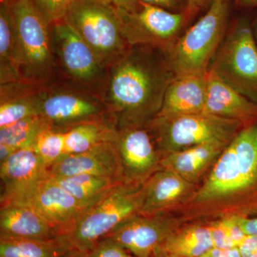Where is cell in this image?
I'll return each instance as SVG.
<instances>
[{"label": "cell", "instance_id": "6da1fadb", "mask_svg": "<svg viewBox=\"0 0 257 257\" xmlns=\"http://www.w3.org/2000/svg\"><path fill=\"white\" fill-rule=\"evenodd\" d=\"M175 77L163 51L145 45L130 47L116 62L109 84L111 116L116 130L146 127L160 113Z\"/></svg>", "mask_w": 257, "mask_h": 257}, {"label": "cell", "instance_id": "7a4b0ae2", "mask_svg": "<svg viewBox=\"0 0 257 257\" xmlns=\"http://www.w3.org/2000/svg\"><path fill=\"white\" fill-rule=\"evenodd\" d=\"M144 183L123 182L89 206L60 238L71 249L89 252L124 221L140 214Z\"/></svg>", "mask_w": 257, "mask_h": 257}, {"label": "cell", "instance_id": "3957f363", "mask_svg": "<svg viewBox=\"0 0 257 257\" xmlns=\"http://www.w3.org/2000/svg\"><path fill=\"white\" fill-rule=\"evenodd\" d=\"M230 5L231 0H212L205 14L165 54L176 77L209 72L228 31Z\"/></svg>", "mask_w": 257, "mask_h": 257}, {"label": "cell", "instance_id": "277c9868", "mask_svg": "<svg viewBox=\"0 0 257 257\" xmlns=\"http://www.w3.org/2000/svg\"><path fill=\"white\" fill-rule=\"evenodd\" d=\"M244 126L237 120L199 112L175 117H156L146 128L162 157L204 144L229 145Z\"/></svg>", "mask_w": 257, "mask_h": 257}, {"label": "cell", "instance_id": "5b68a950", "mask_svg": "<svg viewBox=\"0 0 257 257\" xmlns=\"http://www.w3.org/2000/svg\"><path fill=\"white\" fill-rule=\"evenodd\" d=\"M6 2L13 24L19 72L29 79L47 78L53 69L50 23L32 0Z\"/></svg>", "mask_w": 257, "mask_h": 257}, {"label": "cell", "instance_id": "8992f818", "mask_svg": "<svg viewBox=\"0 0 257 257\" xmlns=\"http://www.w3.org/2000/svg\"><path fill=\"white\" fill-rule=\"evenodd\" d=\"M100 62H117L130 48L117 10L99 0H75L64 18Z\"/></svg>", "mask_w": 257, "mask_h": 257}, {"label": "cell", "instance_id": "52a82bcc", "mask_svg": "<svg viewBox=\"0 0 257 257\" xmlns=\"http://www.w3.org/2000/svg\"><path fill=\"white\" fill-rule=\"evenodd\" d=\"M209 71L257 104V45L248 19L228 30Z\"/></svg>", "mask_w": 257, "mask_h": 257}, {"label": "cell", "instance_id": "ba28073f", "mask_svg": "<svg viewBox=\"0 0 257 257\" xmlns=\"http://www.w3.org/2000/svg\"><path fill=\"white\" fill-rule=\"evenodd\" d=\"M118 13L130 46L156 47L165 54L180 37L181 31L187 23L184 13H172L141 1L140 8L135 13Z\"/></svg>", "mask_w": 257, "mask_h": 257}, {"label": "cell", "instance_id": "9c48e42d", "mask_svg": "<svg viewBox=\"0 0 257 257\" xmlns=\"http://www.w3.org/2000/svg\"><path fill=\"white\" fill-rule=\"evenodd\" d=\"M49 178V166L30 148L15 152L0 164L1 205L30 204L42 184Z\"/></svg>", "mask_w": 257, "mask_h": 257}, {"label": "cell", "instance_id": "30bf717a", "mask_svg": "<svg viewBox=\"0 0 257 257\" xmlns=\"http://www.w3.org/2000/svg\"><path fill=\"white\" fill-rule=\"evenodd\" d=\"M114 145L125 182L145 183L160 170L162 155L148 128L119 130Z\"/></svg>", "mask_w": 257, "mask_h": 257}, {"label": "cell", "instance_id": "8fae6325", "mask_svg": "<svg viewBox=\"0 0 257 257\" xmlns=\"http://www.w3.org/2000/svg\"><path fill=\"white\" fill-rule=\"evenodd\" d=\"M177 229L178 223L175 219L161 213L152 215L138 214L104 238L113 240L135 256L152 257Z\"/></svg>", "mask_w": 257, "mask_h": 257}, {"label": "cell", "instance_id": "7c38bea8", "mask_svg": "<svg viewBox=\"0 0 257 257\" xmlns=\"http://www.w3.org/2000/svg\"><path fill=\"white\" fill-rule=\"evenodd\" d=\"M101 176L125 182L114 142L99 144L87 151L68 154L51 165L49 177Z\"/></svg>", "mask_w": 257, "mask_h": 257}, {"label": "cell", "instance_id": "4fadbf2b", "mask_svg": "<svg viewBox=\"0 0 257 257\" xmlns=\"http://www.w3.org/2000/svg\"><path fill=\"white\" fill-rule=\"evenodd\" d=\"M196 184L172 171L160 169L144 183L140 214L162 213L194 197Z\"/></svg>", "mask_w": 257, "mask_h": 257}, {"label": "cell", "instance_id": "5bb4252c", "mask_svg": "<svg viewBox=\"0 0 257 257\" xmlns=\"http://www.w3.org/2000/svg\"><path fill=\"white\" fill-rule=\"evenodd\" d=\"M52 38L64 67L82 80L92 79L100 68L97 56L65 20L54 23Z\"/></svg>", "mask_w": 257, "mask_h": 257}, {"label": "cell", "instance_id": "9a60e30c", "mask_svg": "<svg viewBox=\"0 0 257 257\" xmlns=\"http://www.w3.org/2000/svg\"><path fill=\"white\" fill-rule=\"evenodd\" d=\"M30 205L57 230L60 236L89 207L50 178L42 184Z\"/></svg>", "mask_w": 257, "mask_h": 257}, {"label": "cell", "instance_id": "2e32d148", "mask_svg": "<svg viewBox=\"0 0 257 257\" xmlns=\"http://www.w3.org/2000/svg\"><path fill=\"white\" fill-rule=\"evenodd\" d=\"M58 231L30 204H7L0 207V239L53 240Z\"/></svg>", "mask_w": 257, "mask_h": 257}, {"label": "cell", "instance_id": "e0dca14e", "mask_svg": "<svg viewBox=\"0 0 257 257\" xmlns=\"http://www.w3.org/2000/svg\"><path fill=\"white\" fill-rule=\"evenodd\" d=\"M204 112L237 120L246 125L257 122V104L211 71L207 74V99Z\"/></svg>", "mask_w": 257, "mask_h": 257}, {"label": "cell", "instance_id": "ac0fdd59", "mask_svg": "<svg viewBox=\"0 0 257 257\" xmlns=\"http://www.w3.org/2000/svg\"><path fill=\"white\" fill-rule=\"evenodd\" d=\"M207 73L175 77L167 87L157 117L170 118L204 112Z\"/></svg>", "mask_w": 257, "mask_h": 257}, {"label": "cell", "instance_id": "d6986e66", "mask_svg": "<svg viewBox=\"0 0 257 257\" xmlns=\"http://www.w3.org/2000/svg\"><path fill=\"white\" fill-rule=\"evenodd\" d=\"M231 142L216 160L205 182L197 189L193 197L194 202H212L243 194L237 156Z\"/></svg>", "mask_w": 257, "mask_h": 257}, {"label": "cell", "instance_id": "ffe728a7", "mask_svg": "<svg viewBox=\"0 0 257 257\" xmlns=\"http://www.w3.org/2000/svg\"><path fill=\"white\" fill-rule=\"evenodd\" d=\"M102 113L92 101L69 94H55L42 100L40 116L51 128L62 130L74 125L96 121Z\"/></svg>", "mask_w": 257, "mask_h": 257}, {"label": "cell", "instance_id": "44dd1931", "mask_svg": "<svg viewBox=\"0 0 257 257\" xmlns=\"http://www.w3.org/2000/svg\"><path fill=\"white\" fill-rule=\"evenodd\" d=\"M227 146L204 144L168 154L162 157L161 169L172 171L189 182L197 184Z\"/></svg>", "mask_w": 257, "mask_h": 257}, {"label": "cell", "instance_id": "7402d4cb", "mask_svg": "<svg viewBox=\"0 0 257 257\" xmlns=\"http://www.w3.org/2000/svg\"><path fill=\"white\" fill-rule=\"evenodd\" d=\"M213 246L209 224L194 225L176 229L156 253L182 257H201Z\"/></svg>", "mask_w": 257, "mask_h": 257}, {"label": "cell", "instance_id": "603a6c76", "mask_svg": "<svg viewBox=\"0 0 257 257\" xmlns=\"http://www.w3.org/2000/svg\"><path fill=\"white\" fill-rule=\"evenodd\" d=\"M65 155L87 151L99 144L114 142L117 130L113 124L99 120L85 121L62 130Z\"/></svg>", "mask_w": 257, "mask_h": 257}, {"label": "cell", "instance_id": "cb8c5ba5", "mask_svg": "<svg viewBox=\"0 0 257 257\" xmlns=\"http://www.w3.org/2000/svg\"><path fill=\"white\" fill-rule=\"evenodd\" d=\"M231 143L237 156L243 193L257 190V122L243 126Z\"/></svg>", "mask_w": 257, "mask_h": 257}, {"label": "cell", "instance_id": "d4e9b609", "mask_svg": "<svg viewBox=\"0 0 257 257\" xmlns=\"http://www.w3.org/2000/svg\"><path fill=\"white\" fill-rule=\"evenodd\" d=\"M49 178L87 206L99 200L115 186L123 183L109 177L91 175Z\"/></svg>", "mask_w": 257, "mask_h": 257}, {"label": "cell", "instance_id": "484cf974", "mask_svg": "<svg viewBox=\"0 0 257 257\" xmlns=\"http://www.w3.org/2000/svg\"><path fill=\"white\" fill-rule=\"evenodd\" d=\"M70 248L53 240L0 239V257H64Z\"/></svg>", "mask_w": 257, "mask_h": 257}, {"label": "cell", "instance_id": "4316f807", "mask_svg": "<svg viewBox=\"0 0 257 257\" xmlns=\"http://www.w3.org/2000/svg\"><path fill=\"white\" fill-rule=\"evenodd\" d=\"M50 127L40 115L31 116L0 128V144L11 147L15 152L30 148L42 130Z\"/></svg>", "mask_w": 257, "mask_h": 257}, {"label": "cell", "instance_id": "83f0119b", "mask_svg": "<svg viewBox=\"0 0 257 257\" xmlns=\"http://www.w3.org/2000/svg\"><path fill=\"white\" fill-rule=\"evenodd\" d=\"M0 58L2 81L5 82L7 79L20 77L15 60L14 33L6 1H1L0 6Z\"/></svg>", "mask_w": 257, "mask_h": 257}, {"label": "cell", "instance_id": "f1b7e54d", "mask_svg": "<svg viewBox=\"0 0 257 257\" xmlns=\"http://www.w3.org/2000/svg\"><path fill=\"white\" fill-rule=\"evenodd\" d=\"M44 98L27 96L2 101L0 128L7 127L27 118L40 115Z\"/></svg>", "mask_w": 257, "mask_h": 257}, {"label": "cell", "instance_id": "f546056e", "mask_svg": "<svg viewBox=\"0 0 257 257\" xmlns=\"http://www.w3.org/2000/svg\"><path fill=\"white\" fill-rule=\"evenodd\" d=\"M31 147L50 168L65 155L64 132L47 127L39 134Z\"/></svg>", "mask_w": 257, "mask_h": 257}, {"label": "cell", "instance_id": "4dcf8cb0", "mask_svg": "<svg viewBox=\"0 0 257 257\" xmlns=\"http://www.w3.org/2000/svg\"><path fill=\"white\" fill-rule=\"evenodd\" d=\"M209 226L214 247H238L246 235L240 227L237 216L215 221Z\"/></svg>", "mask_w": 257, "mask_h": 257}, {"label": "cell", "instance_id": "1f68e13d", "mask_svg": "<svg viewBox=\"0 0 257 257\" xmlns=\"http://www.w3.org/2000/svg\"><path fill=\"white\" fill-rule=\"evenodd\" d=\"M49 23L64 20L69 8L75 0H32Z\"/></svg>", "mask_w": 257, "mask_h": 257}, {"label": "cell", "instance_id": "d6a6232c", "mask_svg": "<svg viewBox=\"0 0 257 257\" xmlns=\"http://www.w3.org/2000/svg\"><path fill=\"white\" fill-rule=\"evenodd\" d=\"M126 251L113 240L104 238L98 241L89 253L91 257H123Z\"/></svg>", "mask_w": 257, "mask_h": 257}, {"label": "cell", "instance_id": "836d02e7", "mask_svg": "<svg viewBox=\"0 0 257 257\" xmlns=\"http://www.w3.org/2000/svg\"><path fill=\"white\" fill-rule=\"evenodd\" d=\"M146 4L154 5L172 13H185L187 0H140Z\"/></svg>", "mask_w": 257, "mask_h": 257}, {"label": "cell", "instance_id": "e575fe53", "mask_svg": "<svg viewBox=\"0 0 257 257\" xmlns=\"http://www.w3.org/2000/svg\"><path fill=\"white\" fill-rule=\"evenodd\" d=\"M104 4L114 8L118 12L133 13L140 7V0H99Z\"/></svg>", "mask_w": 257, "mask_h": 257}, {"label": "cell", "instance_id": "d590c367", "mask_svg": "<svg viewBox=\"0 0 257 257\" xmlns=\"http://www.w3.org/2000/svg\"><path fill=\"white\" fill-rule=\"evenodd\" d=\"M242 257H257L256 235H246L238 246Z\"/></svg>", "mask_w": 257, "mask_h": 257}, {"label": "cell", "instance_id": "8d00e7d4", "mask_svg": "<svg viewBox=\"0 0 257 257\" xmlns=\"http://www.w3.org/2000/svg\"><path fill=\"white\" fill-rule=\"evenodd\" d=\"M212 0H187V8L185 10L187 22L192 20L194 17L206 8H209Z\"/></svg>", "mask_w": 257, "mask_h": 257}, {"label": "cell", "instance_id": "74e56055", "mask_svg": "<svg viewBox=\"0 0 257 257\" xmlns=\"http://www.w3.org/2000/svg\"><path fill=\"white\" fill-rule=\"evenodd\" d=\"M201 257H242L240 253L239 248H217L213 246L207 252L204 253Z\"/></svg>", "mask_w": 257, "mask_h": 257}, {"label": "cell", "instance_id": "f35d334b", "mask_svg": "<svg viewBox=\"0 0 257 257\" xmlns=\"http://www.w3.org/2000/svg\"><path fill=\"white\" fill-rule=\"evenodd\" d=\"M237 220L245 234L257 236V216L253 218L237 216Z\"/></svg>", "mask_w": 257, "mask_h": 257}, {"label": "cell", "instance_id": "ab89813d", "mask_svg": "<svg viewBox=\"0 0 257 257\" xmlns=\"http://www.w3.org/2000/svg\"><path fill=\"white\" fill-rule=\"evenodd\" d=\"M236 4L244 9L257 8V0H235Z\"/></svg>", "mask_w": 257, "mask_h": 257}, {"label": "cell", "instance_id": "60d3db41", "mask_svg": "<svg viewBox=\"0 0 257 257\" xmlns=\"http://www.w3.org/2000/svg\"><path fill=\"white\" fill-rule=\"evenodd\" d=\"M64 257H91L89 252H84V251H77V250H70Z\"/></svg>", "mask_w": 257, "mask_h": 257}, {"label": "cell", "instance_id": "b9f144b4", "mask_svg": "<svg viewBox=\"0 0 257 257\" xmlns=\"http://www.w3.org/2000/svg\"><path fill=\"white\" fill-rule=\"evenodd\" d=\"M251 28H252L253 36H254L255 41L257 45V15L251 22Z\"/></svg>", "mask_w": 257, "mask_h": 257}, {"label": "cell", "instance_id": "7bdbcfd3", "mask_svg": "<svg viewBox=\"0 0 257 257\" xmlns=\"http://www.w3.org/2000/svg\"><path fill=\"white\" fill-rule=\"evenodd\" d=\"M152 257H182L179 256H175V255L168 254V253L158 252L155 253Z\"/></svg>", "mask_w": 257, "mask_h": 257}, {"label": "cell", "instance_id": "ee69618b", "mask_svg": "<svg viewBox=\"0 0 257 257\" xmlns=\"http://www.w3.org/2000/svg\"><path fill=\"white\" fill-rule=\"evenodd\" d=\"M123 257H138L136 256H135V255L132 254L131 253L128 252V251H126V253H124V256Z\"/></svg>", "mask_w": 257, "mask_h": 257}, {"label": "cell", "instance_id": "f6af8a7d", "mask_svg": "<svg viewBox=\"0 0 257 257\" xmlns=\"http://www.w3.org/2000/svg\"><path fill=\"white\" fill-rule=\"evenodd\" d=\"M1 1H8V0H1Z\"/></svg>", "mask_w": 257, "mask_h": 257}]
</instances>
